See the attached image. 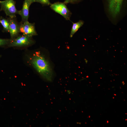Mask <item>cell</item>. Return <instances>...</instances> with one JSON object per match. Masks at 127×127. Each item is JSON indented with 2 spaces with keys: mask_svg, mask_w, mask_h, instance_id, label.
Here are the masks:
<instances>
[{
  "mask_svg": "<svg viewBox=\"0 0 127 127\" xmlns=\"http://www.w3.org/2000/svg\"></svg>",
  "mask_w": 127,
  "mask_h": 127,
  "instance_id": "obj_17",
  "label": "cell"
},
{
  "mask_svg": "<svg viewBox=\"0 0 127 127\" xmlns=\"http://www.w3.org/2000/svg\"><path fill=\"white\" fill-rule=\"evenodd\" d=\"M20 32L23 35L30 37L37 35L35 26V24L29 22L28 21L20 24Z\"/></svg>",
  "mask_w": 127,
  "mask_h": 127,
  "instance_id": "obj_5",
  "label": "cell"
},
{
  "mask_svg": "<svg viewBox=\"0 0 127 127\" xmlns=\"http://www.w3.org/2000/svg\"><path fill=\"white\" fill-rule=\"evenodd\" d=\"M9 23V31L11 39H13L19 36L20 32V24L18 23L16 18H11L7 19Z\"/></svg>",
  "mask_w": 127,
  "mask_h": 127,
  "instance_id": "obj_7",
  "label": "cell"
},
{
  "mask_svg": "<svg viewBox=\"0 0 127 127\" xmlns=\"http://www.w3.org/2000/svg\"><path fill=\"white\" fill-rule=\"evenodd\" d=\"M0 19V23L3 27L4 30L9 32V25L8 20L2 17H1Z\"/></svg>",
  "mask_w": 127,
  "mask_h": 127,
  "instance_id": "obj_10",
  "label": "cell"
},
{
  "mask_svg": "<svg viewBox=\"0 0 127 127\" xmlns=\"http://www.w3.org/2000/svg\"><path fill=\"white\" fill-rule=\"evenodd\" d=\"M1 10H0V11Z\"/></svg>",
  "mask_w": 127,
  "mask_h": 127,
  "instance_id": "obj_16",
  "label": "cell"
},
{
  "mask_svg": "<svg viewBox=\"0 0 127 127\" xmlns=\"http://www.w3.org/2000/svg\"><path fill=\"white\" fill-rule=\"evenodd\" d=\"M67 92L69 94H70L71 93V92L70 90L67 91Z\"/></svg>",
  "mask_w": 127,
  "mask_h": 127,
  "instance_id": "obj_14",
  "label": "cell"
},
{
  "mask_svg": "<svg viewBox=\"0 0 127 127\" xmlns=\"http://www.w3.org/2000/svg\"><path fill=\"white\" fill-rule=\"evenodd\" d=\"M1 8L0 10H3L6 16L11 18H15L18 14L15 6V3L13 0H5L0 1Z\"/></svg>",
  "mask_w": 127,
  "mask_h": 127,
  "instance_id": "obj_2",
  "label": "cell"
},
{
  "mask_svg": "<svg viewBox=\"0 0 127 127\" xmlns=\"http://www.w3.org/2000/svg\"><path fill=\"white\" fill-rule=\"evenodd\" d=\"M31 63L35 70L44 78L48 81L52 80L53 73L50 64L40 52L34 53L30 58Z\"/></svg>",
  "mask_w": 127,
  "mask_h": 127,
  "instance_id": "obj_1",
  "label": "cell"
},
{
  "mask_svg": "<svg viewBox=\"0 0 127 127\" xmlns=\"http://www.w3.org/2000/svg\"><path fill=\"white\" fill-rule=\"evenodd\" d=\"M80 0H65L64 2L65 4L68 3H74L79 1Z\"/></svg>",
  "mask_w": 127,
  "mask_h": 127,
  "instance_id": "obj_13",
  "label": "cell"
},
{
  "mask_svg": "<svg viewBox=\"0 0 127 127\" xmlns=\"http://www.w3.org/2000/svg\"><path fill=\"white\" fill-rule=\"evenodd\" d=\"M84 23V21L82 20H80L76 23H73L70 35L71 37L73 36L79 28L83 25Z\"/></svg>",
  "mask_w": 127,
  "mask_h": 127,
  "instance_id": "obj_9",
  "label": "cell"
},
{
  "mask_svg": "<svg viewBox=\"0 0 127 127\" xmlns=\"http://www.w3.org/2000/svg\"><path fill=\"white\" fill-rule=\"evenodd\" d=\"M36 2L40 3L44 5H49L51 4L49 0H36Z\"/></svg>",
  "mask_w": 127,
  "mask_h": 127,
  "instance_id": "obj_12",
  "label": "cell"
},
{
  "mask_svg": "<svg viewBox=\"0 0 127 127\" xmlns=\"http://www.w3.org/2000/svg\"><path fill=\"white\" fill-rule=\"evenodd\" d=\"M11 39L8 45L9 47H21L28 46L33 44L34 41L32 37L23 35L18 36L15 38Z\"/></svg>",
  "mask_w": 127,
  "mask_h": 127,
  "instance_id": "obj_3",
  "label": "cell"
},
{
  "mask_svg": "<svg viewBox=\"0 0 127 127\" xmlns=\"http://www.w3.org/2000/svg\"><path fill=\"white\" fill-rule=\"evenodd\" d=\"M32 3L30 0H25L21 10L18 11V14L20 15L22 18L21 22L28 21L29 16L30 6Z\"/></svg>",
  "mask_w": 127,
  "mask_h": 127,
  "instance_id": "obj_8",
  "label": "cell"
},
{
  "mask_svg": "<svg viewBox=\"0 0 127 127\" xmlns=\"http://www.w3.org/2000/svg\"><path fill=\"white\" fill-rule=\"evenodd\" d=\"M11 40L10 39H3L0 38V47L8 46Z\"/></svg>",
  "mask_w": 127,
  "mask_h": 127,
  "instance_id": "obj_11",
  "label": "cell"
},
{
  "mask_svg": "<svg viewBox=\"0 0 127 127\" xmlns=\"http://www.w3.org/2000/svg\"><path fill=\"white\" fill-rule=\"evenodd\" d=\"M109 12L112 16L115 17L119 13L123 0H107Z\"/></svg>",
  "mask_w": 127,
  "mask_h": 127,
  "instance_id": "obj_6",
  "label": "cell"
},
{
  "mask_svg": "<svg viewBox=\"0 0 127 127\" xmlns=\"http://www.w3.org/2000/svg\"><path fill=\"white\" fill-rule=\"evenodd\" d=\"M51 8L54 12L63 16L67 20H69L71 13L64 3L56 2L51 4Z\"/></svg>",
  "mask_w": 127,
  "mask_h": 127,
  "instance_id": "obj_4",
  "label": "cell"
},
{
  "mask_svg": "<svg viewBox=\"0 0 127 127\" xmlns=\"http://www.w3.org/2000/svg\"><path fill=\"white\" fill-rule=\"evenodd\" d=\"M32 0H30V1L31 3H32Z\"/></svg>",
  "mask_w": 127,
  "mask_h": 127,
  "instance_id": "obj_15",
  "label": "cell"
}]
</instances>
